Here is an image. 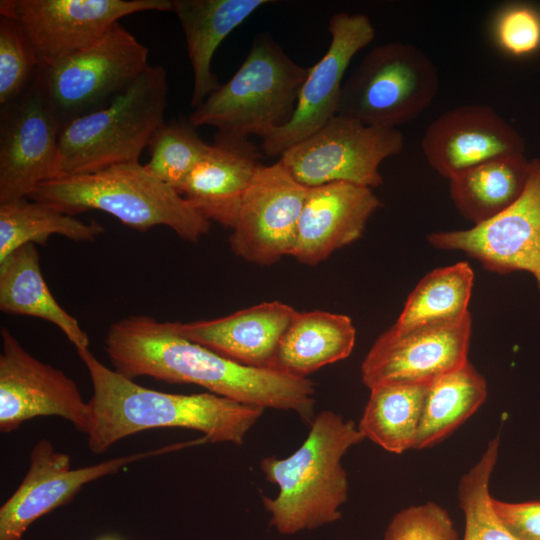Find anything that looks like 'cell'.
Listing matches in <instances>:
<instances>
[{"label":"cell","mask_w":540,"mask_h":540,"mask_svg":"<svg viewBox=\"0 0 540 540\" xmlns=\"http://www.w3.org/2000/svg\"><path fill=\"white\" fill-rule=\"evenodd\" d=\"M104 349L114 370L133 380L148 376L198 385L244 404L295 412L309 425L316 416L309 378L238 363L184 338L174 322L145 315L122 318L109 327Z\"/></svg>","instance_id":"cell-1"},{"label":"cell","mask_w":540,"mask_h":540,"mask_svg":"<svg viewBox=\"0 0 540 540\" xmlns=\"http://www.w3.org/2000/svg\"><path fill=\"white\" fill-rule=\"evenodd\" d=\"M76 351L92 384L87 439L89 450L96 454L155 428L191 429L203 433L206 443L242 445L264 412L210 392L174 394L146 388L104 365L89 348Z\"/></svg>","instance_id":"cell-2"},{"label":"cell","mask_w":540,"mask_h":540,"mask_svg":"<svg viewBox=\"0 0 540 540\" xmlns=\"http://www.w3.org/2000/svg\"><path fill=\"white\" fill-rule=\"evenodd\" d=\"M358 425L331 410L316 414L307 438L290 456H268L260 468L276 484L275 498L262 496L270 525L283 535L336 522L348 498V477L342 458L364 440Z\"/></svg>","instance_id":"cell-3"},{"label":"cell","mask_w":540,"mask_h":540,"mask_svg":"<svg viewBox=\"0 0 540 540\" xmlns=\"http://www.w3.org/2000/svg\"><path fill=\"white\" fill-rule=\"evenodd\" d=\"M28 198L71 216L99 210L138 231L164 225L190 242H197L211 224L184 196L140 163L54 178L40 184Z\"/></svg>","instance_id":"cell-4"},{"label":"cell","mask_w":540,"mask_h":540,"mask_svg":"<svg viewBox=\"0 0 540 540\" xmlns=\"http://www.w3.org/2000/svg\"><path fill=\"white\" fill-rule=\"evenodd\" d=\"M167 73L149 65L106 106L65 123L59 133L57 177L139 163L165 120Z\"/></svg>","instance_id":"cell-5"},{"label":"cell","mask_w":540,"mask_h":540,"mask_svg":"<svg viewBox=\"0 0 540 540\" xmlns=\"http://www.w3.org/2000/svg\"><path fill=\"white\" fill-rule=\"evenodd\" d=\"M309 68L292 60L267 33L258 34L243 63L188 118L197 127L262 139L292 118Z\"/></svg>","instance_id":"cell-6"},{"label":"cell","mask_w":540,"mask_h":540,"mask_svg":"<svg viewBox=\"0 0 540 540\" xmlns=\"http://www.w3.org/2000/svg\"><path fill=\"white\" fill-rule=\"evenodd\" d=\"M439 89L437 67L413 44L371 49L343 83L337 114L381 128L416 119Z\"/></svg>","instance_id":"cell-7"},{"label":"cell","mask_w":540,"mask_h":540,"mask_svg":"<svg viewBox=\"0 0 540 540\" xmlns=\"http://www.w3.org/2000/svg\"><path fill=\"white\" fill-rule=\"evenodd\" d=\"M148 57V48L117 22L93 44L40 61L34 83L62 127L106 106L150 65Z\"/></svg>","instance_id":"cell-8"},{"label":"cell","mask_w":540,"mask_h":540,"mask_svg":"<svg viewBox=\"0 0 540 540\" xmlns=\"http://www.w3.org/2000/svg\"><path fill=\"white\" fill-rule=\"evenodd\" d=\"M403 146L404 136L397 128L369 126L337 114L285 151L279 161L308 188L345 182L373 189L383 183L380 164Z\"/></svg>","instance_id":"cell-9"},{"label":"cell","mask_w":540,"mask_h":540,"mask_svg":"<svg viewBox=\"0 0 540 540\" xmlns=\"http://www.w3.org/2000/svg\"><path fill=\"white\" fill-rule=\"evenodd\" d=\"M472 317L409 329L391 326L374 342L361 365L362 382L428 386L468 362Z\"/></svg>","instance_id":"cell-10"},{"label":"cell","mask_w":540,"mask_h":540,"mask_svg":"<svg viewBox=\"0 0 540 540\" xmlns=\"http://www.w3.org/2000/svg\"><path fill=\"white\" fill-rule=\"evenodd\" d=\"M194 445L196 441L175 443L72 469L68 454L56 451L49 440L41 439L30 452L22 482L0 508V540H21L33 522L69 503L89 482L141 459Z\"/></svg>","instance_id":"cell-11"},{"label":"cell","mask_w":540,"mask_h":540,"mask_svg":"<svg viewBox=\"0 0 540 540\" xmlns=\"http://www.w3.org/2000/svg\"><path fill=\"white\" fill-rule=\"evenodd\" d=\"M171 12L172 0H1L0 15L16 20L39 62L85 48L118 20L138 12Z\"/></svg>","instance_id":"cell-12"},{"label":"cell","mask_w":540,"mask_h":540,"mask_svg":"<svg viewBox=\"0 0 540 540\" xmlns=\"http://www.w3.org/2000/svg\"><path fill=\"white\" fill-rule=\"evenodd\" d=\"M0 334V431L10 433L27 420L57 416L87 435L90 407L76 382L32 356L5 326Z\"/></svg>","instance_id":"cell-13"},{"label":"cell","mask_w":540,"mask_h":540,"mask_svg":"<svg viewBox=\"0 0 540 540\" xmlns=\"http://www.w3.org/2000/svg\"><path fill=\"white\" fill-rule=\"evenodd\" d=\"M427 239L436 248L463 251L492 272H529L540 290V158L530 161L525 190L510 207L472 228Z\"/></svg>","instance_id":"cell-14"},{"label":"cell","mask_w":540,"mask_h":540,"mask_svg":"<svg viewBox=\"0 0 540 540\" xmlns=\"http://www.w3.org/2000/svg\"><path fill=\"white\" fill-rule=\"evenodd\" d=\"M331 36L323 57L309 68L291 120L262 139V150L269 157H281L290 147L304 140L337 115L343 78L353 57L375 38L368 16L339 12L328 25Z\"/></svg>","instance_id":"cell-15"},{"label":"cell","mask_w":540,"mask_h":540,"mask_svg":"<svg viewBox=\"0 0 540 540\" xmlns=\"http://www.w3.org/2000/svg\"><path fill=\"white\" fill-rule=\"evenodd\" d=\"M0 203L28 198L57 177L61 124L33 82L19 98L1 107Z\"/></svg>","instance_id":"cell-16"},{"label":"cell","mask_w":540,"mask_h":540,"mask_svg":"<svg viewBox=\"0 0 540 540\" xmlns=\"http://www.w3.org/2000/svg\"><path fill=\"white\" fill-rule=\"evenodd\" d=\"M308 187L278 160L260 164L243 197L229 243L238 257L270 265L290 255Z\"/></svg>","instance_id":"cell-17"},{"label":"cell","mask_w":540,"mask_h":540,"mask_svg":"<svg viewBox=\"0 0 540 540\" xmlns=\"http://www.w3.org/2000/svg\"><path fill=\"white\" fill-rule=\"evenodd\" d=\"M421 149L441 176L454 175L505 155L524 154L519 132L487 105L452 108L427 127Z\"/></svg>","instance_id":"cell-18"},{"label":"cell","mask_w":540,"mask_h":540,"mask_svg":"<svg viewBox=\"0 0 540 540\" xmlns=\"http://www.w3.org/2000/svg\"><path fill=\"white\" fill-rule=\"evenodd\" d=\"M381 206L372 188L345 182L308 188L290 256L316 265L357 241Z\"/></svg>","instance_id":"cell-19"},{"label":"cell","mask_w":540,"mask_h":540,"mask_svg":"<svg viewBox=\"0 0 540 540\" xmlns=\"http://www.w3.org/2000/svg\"><path fill=\"white\" fill-rule=\"evenodd\" d=\"M260 157L250 138L217 132L189 174L181 195L210 222L233 229Z\"/></svg>","instance_id":"cell-20"},{"label":"cell","mask_w":540,"mask_h":540,"mask_svg":"<svg viewBox=\"0 0 540 540\" xmlns=\"http://www.w3.org/2000/svg\"><path fill=\"white\" fill-rule=\"evenodd\" d=\"M297 311L280 301L262 302L230 315L174 322L184 338L238 363L269 368L279 341Z\"/></svg>","instance_id":"cell-21"},{"label":"cell","mask_w":540,"mask_h":540,"mask_svg":"<svg viewBox=\"0 0 540 540\" xmlns=\"http://www.w3.org/2000/svg\"><path fill=\"white\" fill-rule=\"evenodd\" d=\"M268 0H172L183 29L193 71L190 106L199 107L220 87L212 72L213 56L222 41Z\"/></svg>","instance_id":"cell-22"},{"label":"cell","mask_w":540,"mask_h":540,"mask_svg":"<svg viewBox=\"0 0 540 540\" xmlns=\"http://www.w3.org/2000/svg\"><path fill=\"white\" fill-rule=\"evenodd\" d=\"M356 329L349 316L314 310L295 314L277 346L271 369L299 377L347 358Z\"/></svg>","instance_id":"cell-23"},{"label":"cell","mask_w":540,"mask_h":540,"mask_svg":"<svg viewBox=\"0 0 540 540\" xmlns=\"http://www.w3.org/2000/svg\"><path fill=\"white\" fill-rule=\"evenodd\" d=\"M0 310L40 318L56 325L76 349L89 348V337L49 290L35 244L19 247L0 261Z\"/></svg>","instance_id":"cell-24"},{"label":"cell","mask_w":540,"mask_h":540,"mask_svg":"<svg viewBox=\"0 0 540 540\" xmlns=\"http://www.w3.org/2000/svg\"><path fill=\"white\" fill-rule=\"evenodd\" d=\"M529 174L530 161L524 154L493 158L451 177L450 197L458 212L478 225L515 203Z\"/></svg>","instance_id":"cell-25"},{"label":"cell","mask_w":540,"mask_h":540,"mask_svg":"<svg viewBox=\"0 0 540 540\" xmlns=\"http://www.w3.org/2000/svg\"><path fill=\"white\" fill-rule=\"evenodd\" d=\"M485 378L468 361L428 385L413 449L432 447L461 426L485 402Z\"/></svg>","instance_id":"cell-26"},{"label":"cell","mask_w":540,"mask_h":540,"mask_svg":"<svg viewBox=\"0 0 540 540\" xmlns=\"http://www.w3.org/2000/svg\"><path fill=\"white\" fill-rule=\"evenodd\" d=\"M428 386L388 384L370 389L358 424L364 438L394 454L413 449Z\"/></svg>","instance_id":"cell-27"},{"label":"cell","mask_w":540,"mask_h":540,"mask_svg":"<svg viewBox=\"0 0 540 540\" xmlns=\"http://www.w3.org/2000/svg\"><path fill=\"white\" fill-rule=\"evenodd\" d=\"M103 232L96 221L83 222L29 198L0 203V261L26 244L44 246L52 235L90 242Z\"/></svg>","instance_id":"cell-28"},{"label":"cell","mask_w":540,"mask_h":540,"mask_svg":"<svg viewBox=\"0 0 540 540\" xmlns=\"http://www.w3.org/2000/svg\"><path fill=\"white\" fill-rule=\"evenodd\" d=\"M473 281L474 273L467 262L430 271L410 293L393 326L409 329L463 318L469 313Z\"/></svg>","instance_id":"cell-29"},{"label":"cell","mask_w":540,"mask_h":540,"mask_svg":"<svg viewBox=\"0 0 540 540\" xmlns=\"http://www.w3.org/2000/svg\"><path fill=\"white\" fill-rule=\"evenodd\" d=\"M499 443V436L490 440L480 459L460 480L458 500L465 521L463 540H517L492 506L489 484L498 459Z\"/></svg>","instance_id":"cell-30"},{"label":"cell","mask_w":540,"mask_h":540,"mask_svg":"<svg viewBox=\"0 0 540 540\" xmlns=\"http://www.w3.org/2000/svg\"><path fill=\"white\" fill-rule=\"evenodd\" d=\"M208 146L189 121L164 122L149 142L150 160L144 166L151 175L181 194Z\"/></svg>","instance_id":"cell-31"},{"label":"cell","mask_w":540,"mask_h":540,"mask_svg":"<svg viewBox=\"0 0 540 540\" xmlns=\"http://www.w3.org/2000/svg\"><path fill=\"white\" fill-rule=\"evenodd\" d=\"M39 60L19 23L0 15V105L19 98L33 84Z\"/></svg>","instance_id":"cell-32"},{"label":"cell","mask_w":540,"mask_h":540,"mask_svg":"<svg viewBox=\"0 0 540 540\" xmlns=\"http://www.w3.org/2000/svg\"><path fill=\"white\" fill-rule=\"evenodd\" d=\"M383 540H459V533L449 512L429 501L395 513Z\"/></svg>","instance_id":"cell-33"},{"label":"cell","mask_w":540,"mask_h":540,"mask_svg":"<svg viewBox=\"0 0 540 540\" xmlns=\"http://www.w3.org/2000/svg\"><path fill=\"white\" fill-rule=\"evenodd\" d=\"M493 36L505 53L522 57L540 48V13L527 4H511L499 11Z\"/></svg>","instance_id":"cell-34"},{"label":"cell","mask_w":540,"mask_h":540,"mask_svg":"<svg viewBox=\"0 0 540 540\" xmlns=\"http://www.w3.org/2000/svg\"><path fill=\"white\" fill-rule=\"evenodd\" d=\"M492 506L517 540H540V500L512 503L493 498Z\"/></svg>","instance_id":"cell-35"},{"label":"cell","mask_w":540,"mask_h":540,"mask_svg":"<svg viewBox=\"0 0 540 540\" xmlns=\"http://www.w3.org/2000/svg\"><path fill=\"white\" fill-rule=\"evenodd\" d=\"M101 540H116V539H113V538H105V539H101Z\"/></svg>","instance_id":"cell-36"}]
</instances>
